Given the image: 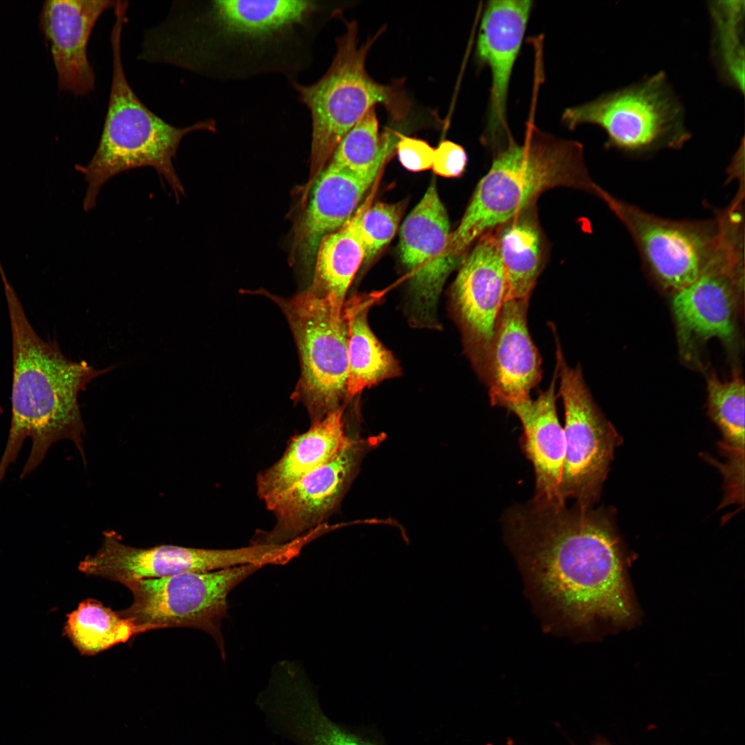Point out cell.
<instances>
[{"label": "cell", "mask_w": 745, "mask_h": 745, "mask_svg": "<svg viewBox=\"0 0 745 745\" xmlns=\"http://www.w3.org/2000/svg\"><path fill=\"white\" fill-rule=\"evenodd\" d=\"M114 9L112 83L102 133L90 162L76 167L88 183L83 200L86 211L95 208L97 195L108 179L125 170L144 166L155 169L178 199L184 190L173 160L181 141L193 132L217 131V121L212 119L186 127L172 126L141 101L128 82L122 62L121 35L128 6L119 3Z\"/></svg>", "instance_id": "obj_5"}, {"label": "cell", "mask_w": 745, "mask_h": 745, "mask_svg": "<svg viewBox=\"0 0 745 745\" xmlns=\"http://www.w3.org/2000/svg\"><path fill=\"white\" fill-rule=\"evenodd\" d=\"M493 230L482 235L466 255L450 292L466 353L480 378L505 296L504 271Z\"/></svg>", "instance_id": "obj_14"}, {"label": "cell", "mask_w": 745, "mask_h": 745, "mask_svg": "<svg viewBox=\"0 0 745 745\" xmlns=\"http://www.w3.org/2000/svg\"><path fill=\"white\" fill-rule=\"evenodd\" d=\"M344 408L312 423L292 437L281 457L257 478L259 497L268 508L305 476L330 461L350 438L343 420Z\"/></svg>", "instance_id": "obj_23"}, {"label": "cell", "mask_w": 745, "mask_h": 745, "mask_svg": "<svg viewBox=\"0 0 745 745\" xmlns=\"http://www.w3.org/2000/svg\"><path fill=\"white\" fill-rule=\"evenodd\" d=\"M369 201L368 199L339 229L325 236L317 250L310 288L341 306L344 305L347 291L364 261L359 225Z\"/></svg>", "instance_id": "obj_26"}, {"label": "cell", "mask_w": 745, "mask_h": 745, "mask_svg": "<svg viewBox=\"0 0 745 745\" xmlns=\"http://www.w3.org/2000/svg\"><path fill=\"white\" fill-rule=\"evenodd\" d=\"M744 287L740 220L724 216L699 275L673 297L679 348L686 361L695 360L699 348L712 338L733 344Z\"/></svg>", "instance_id": "obj_7"}, {"label": "cell", "mask_w": 745, "mask_h": 745, "mask_svg": "<svg viewBox=\"0 0 745 745\" xmlns=\"http://www.w3.org/2000/svg\"><path fill=\"white\" fill-rule=\"evenodd\" d=\"M713 26V50L724 81L744 92V1H719L709 6Z\"/></svg>", "instance_id": "obj_30"}, {"label": "cell", "mask_w": 745, "mask_h": 745, "mask_svg": "<svg viewBox=\"0 0 745 745\" xmlns=\"http://www.w3.org/2000/svg\"><path fill=\"white\" fill-rule=\"evenodd\" d=\"M505 275L504 301L529 299L541 271L542 241L535 204L497 227Z\"/></svg>", "instance_id": "obj_25"}, {"label": "cell", "mask_w": 745, "mask_h": 745, "mask_svg": "<svg viewBox=\"0 0 745 745\" xmlns=\"http://www.w3.org/2000/svg\"><path fill=\"white\" fill-rule=\"evenodd\" d=\"M259 708L270 728L296 745H385L374 731L330 719L304 675L273 685L261 697Z\"/></svg>", "instance_id": "obj_19"}, {"label": "cell", "mask_w": 745, "mask_h": 745, "mask_svg": "<svg viewBox=\"0 0 745 745\" xmlns=\"http://www.w3.org/2000/svg\"><path fill=\"white\" fill-rule=\"evenodd\" d=\"M395 151L401 166L411 172L432 168L435 148L426 141L401 134Z\"/></svg>", "instance_id": "obj_32"}, {"label": "cell", "mask_w": 745, "mask_h": 745, "mask_svg": "<svg viewBox=\"0 0 745 745\" xmlns=\"http://www.w3.org/2000/svg\"><path fill=\"white\" fill-rule=\"evenodd\" d=\"M262 567L246 564L210 572L132 581L124 586L132 593V604L117 613L155 630L189 627L206 632L213 637L224 659L221 624L227 617L228 595Z\"/></svg>", "instance_id": "obj_10"}, {"label": "cell", "mask_w": 745, "mask_h": 745, "mask_svg": "<svg viewBox=\"0 0 745 745\" xmlns=\"http://www.w3.org/2000/svg\"><path fill=\"white\" fill-rule=\"evenodd\" d=\"M113 0H47L40 14V28L50 44L61 90L76 96L95 88V75L88 58L92 31L103 12L114 8Z\"/></svg>", "instance_id": "obj_20"}, {"label": "cell", "mask_w": 745, "mask_h": 745, "mask_svg": "<svg viewBox=\"0 0 745 745\" xmlns=\"http://www.w3.org/2000/svg\"><path fill=\"white\" fill-rule=\"evenodd\" d=\"M559 395L564 408L566 453L561 495L566 501L593 506L600 497L619 436L604 418L586 385L582 369L567 365L556 338Z\"/></svg>", "instance_id": "obj_11"}, {"label": "cell", "mask_w": 745, "mask_h": 745, "mask_svg": "<svg viewBox=\"0 0 745 745\" xmlns=\"http://www.w3.org/2000/svg\"><path fill=\"white\" fill-rule=\"evenodd\" d=\"M557 187L596 195L600 188L588 173L579 143L555 137L530 121L524 141L511 139L503 146L476 186L450 233L446 250L450 261L459 266L473 241L534 205L544 191Z\"/></svg>", "instance_id": "obj_4"}, {"label": "cell", "mask_w": 745, "mask_h": 745, "mask_svg": "<svg viewBox=\"0 0 745 745\" xmlns=\"http://www.w3.org/2000/svg\"><path fill=\"white\" fill-rule=\"evenodd\" d=\"M328 6L319 0L174 1L144 34L138 59L221 81L309 68Z\"/></svg>", "instance_id": "obj_1"}, {"label": "cell", "mask_w": 745, "mask_h": 745, "mask_svg": "<svg viewBox=\"0 0 745 745\" xmlns=\"http://www.w3.org/2000/svg\"><path fill=\"white\" fill-rule=\"evenodd\" d=\"M379 127L374 107L344 137L328 163L364 172L379 161L390 159L401 133L391 128L379 133Z\"/></svg>", "instance_id": "obj_29"}, {"label": "cell", "mask_w": 745, "mask_h": 745, "mask_svg": "<svg viewBox=\"0 0 745 745\" xmlns=\"http://www.w3.org/2000/svg\"><path fill=\"white\" fill-rule=\"evenodd\" d=\"M532 7L531 1L493 0L487 2L483 12L476 57L490 72L484 132L488 143L495 144L501 141L506 143L513 139L507 119L509 85Z\"/></svg>", "instance_id": "obj_17"}, {"label": "cell", "mask_w": 745, "mask_h": 745, "mask_svg": "<svg viewBox=\"0 0 745 745\" xmlns=\"http://www.w3.org/2000/svg\"><path fill=\"white\" fill-rule=\"evenodd\" d=\"M450 233L448 216L433 179L399 231L401 259L409 271L417 315L424 322L433 321L444 284L455 268L446 255Z\"/></svg>", "instance_id": "obj_16"}, {"label": "cell", "mask_w": 745, "mask_h": 745, "mask_svg": "<svg viewBox=\"0 0 745 745\" xmlns=\"http://www.w3.org/2000/svg\"><path fill=\"white\" fill-rule=\"evenodd\" d=\"M271 548L265 544L231 549L159 545L148 548L130 546L116 533L106 532L98 551L79 564V570L123 585L145 579L168 577L186 573H203L246 564L268 565Z\"/></svg>", "instance_id": "obj_12"}, {"label": "cell", "mask_w": 745, "mask_h": 745, "mask_svg": "<svg viewBox=\"0 0 745 745\" xmlns=\"http://www.w3.org/2000/svg\"><path fill=\"white\" fill-rule=\"evenodd\" d=\"M384 435L350 437L327 464L303 477L267 508L275 515L272 530L252 544H283L323 524L338 508L365 456Z\"/></svg>", "instance_id": "obj_13"}, {"label": "cell", "mask_w": 745, "mask_h": 745, "mask_svg": "<svg viewBox=\"0 0 745 745\" xmlns=\"http://www.w3.org/2000/svg\"><path fill=\"white\" fill-rule=\"evenodd\" d=\"M368 202L360 219V233L366 263L370 262L395 237L399 226L405 203Z\"/></svg>", "instance_id": "obj_31"}, {"label": "cell", "mask_w": 745, "mask_h": 745, "mask_svg": "<svg viewBox=\"0 0 745 745\" xmlns=\"http://www.w3.org/2000/svg\"><path fill=\"white\" fill-rule=\"evenodd\" d=\"M508 745H513V741L508 740ZM575 745V744H573ZM591 745H612L607 739L601 736H597L591 743Z\"/></svg>", "instance_id": "obj_34"}, {"label": "cell", "mask_w": 745, "mask_h": 745, "mask_svg": "<svg viewBox=\"0 0 745 745\" xmlns=\"http://www.w3.org/2000/svg\"><path fill=\"white\" fill-rule=\"evenodd\" d=\"M381 295V292L355 295L344 305L348 359V399L399 372L396 359L378 340L368 321L370 308Z\"/></svg>", "instance_id": "obj_24"}, {"label": "cell", "mask_w": 745, "mask_h": 745, "mask_svg": "<svg viewBox=\"0 0 745 745\" xmlns=\"http://www.w3.org/2000/svg\"><path fill=\"white\" fill-rule=\"evenodd\" d=\"M562 119L570 129L601 127L610 144L630 151L679 145L688 137L683 107L662 72L568 108Z\"/></svg>", "instance_id": "obj_9"}, {"label": "cell", "mask_w": 745, "mask_h": 745, "mask_svg": "<svg viewBox=\"0 0 745 745\" xmlns=\"http://www.w3.org/2000/svg\"><path fill=\"white\" fill-rule=\"evenodd\" d=\"M503 524L535 595L562 619L579 626L630 617L613 513L531 501L510 508Z\"/></svg>", "instance_id": "obj_2"}, {"label": "cell", "mask_w": 745, "mask_h": 745, "mask_svg": "<svg viewBox=\"0 0 745 745\" xmlns=\"http://www.w3.org/2000/svg\"><path fill=\"white\" fill-rule=\"evenodd\" d=\"M528 302L506 301L499 312L481 377L493 406L508 409L530 399L542 379V359L528 328Z\"/></svg>", "instance_id": "obj_18"}, {"label": "cell", "mask_w": 745, "mask_h": 745, "mask_svg": "<svg viewBox=\"0 0 745 745\" xmlns=\"http://www.w3.org/2000/svg\"><path fill=\"white\" fill-rule=\"evenodd\" d=\"M155 630L137 624L132 619L120 616L117 612L94 599L81 602L68 615L65 631L81 655L92 656L121 643L134 635Z\"/></svg>", "instance_id": "obj_27"}, {"label": "cell", "mask_w": 745, "mask_h": 745, "mask_svg": "<svg viewBox=\"0 0 745 745\" xmlns=\"http://www.w3.org/2000/svg\"><path fill=\"white\" fill-rule=\"evenodd\" d=\"M557 379L555 370L548 388L536 399L530 398L508 409L522 425V448L535 474L532 501L544 505L566 504L561 495L566 442L556 408Z\"/></svg>", "instance_id": "obj_22"}, {"label": "cell", "mask_w": 745, "mask_h": 745, "mask_svg": "<svg viewBox=\"0 0 745 745\" xmlns=\"http://www.w3.org/2000/svg\"><path fill=\"white\" fill-rule=\"evenodd\" d=\"M708 407L723 435L721 448L737 469L744 468V383L739 372L723 381L711 372L707 379Z\"/></svg>", "instance_id": "obj_28"}, {"label": "cell", "mask_w": 745, "mask_h": 745, "mask_svg": "<svg viewBox=\"0 0 745 745\" xmlns=\"http://www.w3.org/2000/svg\"><path fill=\"white\" fill-rule=\"evenodd\" d=\"M628 230L646 263L664 288L674 293L699 275L712 244L697 226L665 220L617 200L603 190L599 197Z\"/></svg>", "instance_id": "obj_15"}, {"label": "cell", "mask_w": 745, "mask_h": 745, "mask_svg": "<svg viewBox=\"0 0 745 745\" xmlns=\"http://www.w3.org/2000/svg\"><path fill=\"white\" fill-rule=\"evenodd\" d=\"M385 29L381 28L359 46L357 23L346 22V32L336 39V53L324 74L310 84L289 79L311 118L310 174L301 201L307 199L315 179L344 137L372 108L382 105L397 122L403 121L409 115L412 104L405 79L381 84L366 70L368 52Z\"/></svg>", "instance_id": "obj_6"}, {"label": "cell", "mask_w": 745, "mask_h": 745, "mask_svg": "<svg viewBox=\"0 0 745 745\" xmlns=\"http://www.w3.org/2000/svg\"><path fill=\"white\" fill-rule=\"evenodd\" d=\"M283 308L296 339L301 375L295 397L312 422L344 408L348 399V359L344 306L310 288Z\"/></svg>", "instance_id": "obj_8"}, {"label": "cell", "mask_w": 745, "mask_h": 745, "mask_svg": "<svg viewBox=\"0 0 745 745\" xmlns=\"http://www.w3.org/2000/svg\"><path fill=\"white\" fill-rule=\"evenodd\" d=\"M12 340V417L0 460V483L17 458L24 439L32 447L20 478L33 471L51 445L72 440L83 452L84 426L78 395L95 377L115 368L97 370L84 361L65 357L56 342L43 340L30 324L23 306L0 266Z\"/></svg>", "instance_id": "obj_3"}, {"label": "cell", "mask_w": 745, "mask_h": 745, "mask_svg": "<svg viewBox=\"0 0 745 745\" xmlns=\"http://www.w3.org/2000/svg\"><path fill=\"white\" fill-rule=\"evenodd\" d=\"M388 159L379 161L364 172L327 163L309 192L308 203L295 232L293 259L295 256L309 261L315 258L321 239L353 215Z\"/></svg>", "instance_id": "obj_21"}, {"label": "cell", "mask_w": 745, "mask_h": 745, "mask_svg": "<svg viewBox=\"0 0 745 745\" xmlns=\"http://www.w3.org/2000/svg\"><path fill=\"white\" fill-rule=\"evenodd\" d=\"M464 148L450 140L441 141L435 148L432 169L444 177H458L462 175L467 163Z\"/></svg>", "instance_id": "obj_33"}]
</instances>
